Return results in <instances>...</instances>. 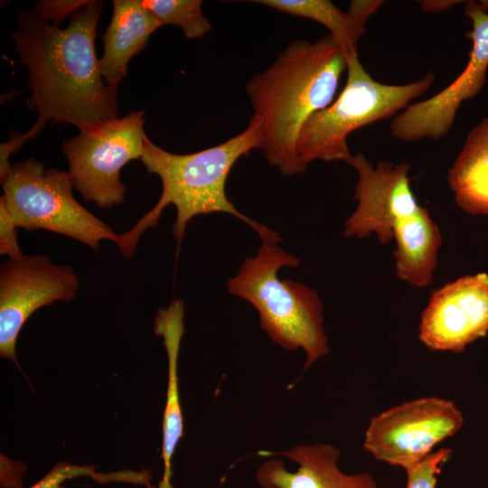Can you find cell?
<instances>
[{"label": "cell", "instance_id": "2e32d148", "mask_svg": "<svg viewBox=\"0 0 488 488\" xmlns=\"http://www.w3.org/2000/svg\"><path fill=\"white\" fill-rule=\"evenodd\" d=\"M253 3L287 14L310 19L326 27L345 59L358 56L357 44L365 26L329 0H258Z\"/></svg>", "mask_w": 488, "mask_h": 488}, {"label": "cell", "instance_id": "9a60e30c", "mask_svg": "<svg viewBox=\"0 0 488 488\" xmlns=\"http://www.w3.org/2000/svg\"><path fill=\"white\" fill-rule=\"evenodd\" d=\"M393 239L397 277L415 286H428L437 267L442 236L427 209L424 208Z\"/></svg>", "mask_w": 488, "mask_h": 488}, {"label": "cell", "instance_id": "5b68a950", "mask_svg": "<svg viewBox=\"0 0 488 488\" xmlns=\"http://www.w3.org/2000/svg\"><path fill=\"white\" fill-rule=\"evenodd\" d=\"M345 61V87L333 103L313 114L298 134L296 154L305 167L315 160L349 164L353 155L347 138L352 132L398 115L435 81L434 73L428 71L416 81L385 84L371 76L358 56Z\"/></svg>", "mask_w": 488, "mask_h": 488}, {"label": "cell", "instance_id": "52a82bcc", "mask_svg": "<svg viewBox=\"0 0 488 488\" xmlns=\"http://www.w3.org/2000/svg\"><path fill=\"white\" fill-rule=\"evenodd\" d=\"M145 112L131 111L123 117L80 130L67 139L62 152L68 161L74 189L89 202L109 209L125 202L126 185L120 172L142 156Z\"/></svg>", "mask_w": 488, "mask_h": 488}, {"label": "cell", "instance_id": "7402d4cb", "mask_svg": "<svg viewBox=\"0 0 488 488\" xmlns=\"http://www.w3.org/2000/svg\"><path fill=\"white\" fill-rule=\"evenodd\" d=\"M89 0H42L34 6V11L45 22L58 24L70 18L82 8Z\"/></svg>", "mask_w": 488, "mask_h": 488}, {"label": "cell", "instance_id": "ac0fdd59", "mask_svg": "<svg viewBox=\"0 0 488 488\" xmlns=\"http://www.w3.org/2000/svg\"><path fill=\"white\" fill-rule=\"evenodd\" d=\"M141 3L161 25L180 27L187 39L202 38L211 29L202 14L201 0H141Z\"/></svg>", "mask_w": 488, "mask_h": 488}, {"label": "cell", "instance_id": "9c48e42d", "mask_svg": "<svg viewBox=\"0 0 488 488\" xmlns=\"http://www.w3.org/2000/svg\"><path fill=\"white\" fill-rule=\"evenodd\" d=\"M79 279L70 265H56L48 256L22 255L0 267V355L17 366L15 346L27 319L55 301L70 302Z\"/></svg>", "mask_w": 488, "mask_h": 488}, {"label": "cell", "instance_id": "3957f363", "mask_svg": "<svg viewBox=\"0 0 488 488\" xmlns=\"http://www.w3.org/2000/svg\"><path fill=\"white\" fill-rule=\"evenodd\" d=\"M257 148L261 149V136L258 126L251 121L239 135L218 145L192 154L168 152L146 136L140 161L148 174L158 175L162 192L147 213L129 230L117 234L115 243L123 256L126 258L132 257L141 235L147 229L157 226L169 204L176 209L172 234L178 251L188 222L198 215L214 212L229 213L250 226L262 242L277 244L281 240L279 234L239 211L225 192L232 166L240 157L249 155Z\"/></svg>", "mask_w": 488, "mask_h": 488}, {"label": "cell", "instance_id": "30bf717a", "mask_svg": "<svg viewBox=\"0 0 488 488\" xmlns=\"http://www.w3.org/2000/svg\"><path fill=\"white\" fill-rule=\"evenodd\" d=\"M349 164L358 174L353 196L358 204L344 223L343 237L375 234L386 244L423 209L410 186L409 165L386 161L374 165L361 153L353 155Z\"/></svg>", "mask_w": 488, "mask_h": 488}, {"label": "cell", "instance_id": "44dd1931", "mask_svg": "<svg viewBox=\"0 0 488 488\" xmlns=\"http://www.w3.org/2000/svg\"><path fill=\"white\" fill-rule=\"evenodd\" d=\"M456 204L470 214H488V180L467 183L453 192Z\"/></svg>", "mask_w": 488, "mask_h": 488}, {"label": "cell", "instance_id": "ba28073f", "mask_svg": "<svg viewBox=\"0 0 488 488\" xmlns=\"http://www.w3.org/2000/svg\"><path fill=\"white\" fill-rule=\"evenodd\" d=\"M455 404L438 397L407 401L373 417L365 431L363 449L376 460L408 471L462 427Z\"/></svg>", "mask_w": 488, "mask_h": 488}, {"label": "cell", "instance_id": "8992f818", "mask_svg": "<svg viewBox=\"0 0 488 488\" xmlns=\"http://www.w3.org/2000/svg\"><path fill=\"white\" fill-rule=\"evenodd\" d=\"M1 185V199L17 228L50 230L94 250L99 249L100 240L117 241V234L74 199L69 172L47 169L30 157L13 164Z\"/></svg>", "mask_w": 488, "mask_h": 488}, {"label": "cell", "instance_id": "277c9868", "mask_svg": "<svg viewBox=\"0 0 488 488\" xmlns=\"http://www.w3.org/2000/svg\"><path fill=\"white\" fill-rule=\"evenodd\" d=\"M300 261L276 243L262 242L255 257L248 258L227 282L228 291L257 310L260 326L286 350L302 349L305 370L328 354L323 326V305L315 289L290 279H280V268L299 267Z\"/></svg>", "mask_w": 488, "mask_h": 488}, {"label": "cell", "instance_id": "4fadbf2b", "mask_svg": "<svg viewBox=\"0 0 488 488\" xmlns=\"http://www.w3.org/2000/svg\"><path fill=\"white\" fill-rule=\"evenodd\" d=\"M112 5V17L102 35L103 54L99 62L106 84L117 88L131 59L162 25L141 0H114Z\"/></svg>", "mask_w": 488, "mask_h": 488}, {"label": "cell", "instance_id": "7c38bea8", "mask_svg": "<svg viewBox=\"0 0 488 488\" xmlns=\"http://www.w3.org/2000/svg\"><path fill=\"white\" fill-rule=\"evenodd\" d=\"M258 455H283L298 465L296 471L289 472L282 460L264 462L256 471L262 488H377L369 472L343 473L338 466L340 450L330 444H302L286 451H260Z\"/></svg>", "mask_w": 488, "mask_h": 488}, {"label": "cell", "instance_id": "d4e9b609", "mask_svg": "<svg viewBox=\"0 0 488 488\" xmlns=\"http://www.w3.org/2000/svg\"><path fill=\"white\" fill-rule=\"evenodd\" d=\"M24 471L23 465L2 462L1 485L4 488H22V476Z\"/></svg>", "mask_w": 488, "mask_h": 488}, {"label": "cell", "instance_id": "d6986e66", "mask_svg": "<svg viewBox=\"0 0 488 488\" xmlns=\"http://www.w3.org/2000/svg\"><path fill=\"white\" fill-rule=\"evenodd\" d=\"M88 476L99 483L127 482L146 486L150 483L148 471H122L108 474L97 473L92 465H78L68 462H58L39 482L29 488H64L62 484L70 479Z\"/></svg>", "mask_w": 488, "mask_h": 488}, {"label": "cell", "instance_id": "5bb4252c", "mask_svg": "<svg viewBox=\"0 0 488 488\" xmlns=\"http://www.w3.org/2000/svg\"><path fill=\"white\" fill-rule=\"evenodd\" d=\"M184 304L174 300L167 308L158 310L154 323V332L161 336L166 350L168 362L166 401L163 418L162 459L164 471L156 486L146 488H174L172 462L175 448L183 434V421L179 395L178 356L184 333Z\"/></svg>", "mask_w": 488, "mask_h": 488}, {"label": "cell", "instance_id": "603a6c76", "mask_svg": "<svg viewBox=\"0 0 488 488\" xmlns=\"http://www.w3.org/2000/svg\"><path fill=\"white\" fill-rule=\"evenodd\" d=\"M0 254L15 258L23 255L18 244L17 227L14 225L4 201L0 198Z\"/></svg>", "mask_w": 488, "mask_h": 488}, {"label": "cell", "instance_id": "484cf974", "mask_svg": "<svg viewBox=\"0 0 488 488\" xmlns=\"http://www.w3.org/2000/svg\"><path fill=\"white\" fill-rule=\"evenodd\" d=\"M458 3L462 2L449 0H427L420 1L419 5L426 12H442L450 9Z\"/></svg>", "mask_w": 488, "mask_h": 488}, {"label": "cell", "instance_id": "e0dca14e", "mask_svg": "<svg viewBox=\"0 0 488 488\" xmlns=\"http://www.w3.org/2000/svg\"><path fill=\"white\" fill-rule=\"evenodd\" d=\"M446 180L453 192L467 183L488 180V117L468 133Z\"/></svg>", "mask_w": 488, "mask_h": 488}, {"label": "cell", "instance_id": "8fae6325", "mask_svg": "<svg viewBox=\"0 0 488 488\" xmlns=\"http://www.w3.org/2000/svg\"><path fill=\"white\" fill-rule=\"evenodd\" d=\"M418 337L431 351L459 353L488 333V274L467 275L437 288L423 310Z\"/></svg>", "mask_w": 488, "mask_h": 488}, {"label": "cell", "instance_id": "cb8c5ba5", "mask_svg": "<svg viewBox=\"0 0 488 488\" xmlns=\"http://www.w3.org/2000/svg\"><path fill=\"white\" fill-rule=\"evenodd\" d=\"M383 3L380 0H354L351 2L348 12L356 21L365 26L369 17L375 14Z\"/></svg>", "mask_w": 488, "mask_h": 488}, {"label": "cell", "instance_id": "ffe728a7", "mask_svg": "<svg viewBox=\"0 0 488 488\" xmlns=\"http://www.w3.org/2000/svg\"><path fill=\"white\" fill-rule=\"evenodd\" d=\"M452 456L451 448H440L432 452L416 465L406 471V488H436L437 475Z\"/></svg>", "mask_w": 488, "mask_h": 488}, {"label": "cell", "instance_id": "6da1fadb", "mask_svg": "<svg viewBox=\"0 0 488 488\" xmlns=\"http://www.w3.org/2000/svg\"><path fill=\"white\" fill-rule=\"evenodd\" d=\"M103 2L89 0L61 28L34 11H21L17 30L9 35L18 62L28 71L30 110L37 111L33 127L21 133L23 144L38 136L45 125L66 123L90 129L119 118L117 88L104 81L96 56L95 37Z\"/></svg>", "mask_w": 488, "mask_h": 488}, {"label": "cell", "instance_id": "7a4b0ae2", "mask_svg": "<svg viewBox=\"0 0 488 488\" xmlns=\"http://www.w3.org/2000/svg\"><path fill=\"white\" fill-rule=\"evenodd\" d=\"M344 70L343 52L328 34L314 42H291L247 82L249 121L259 129L267 161L283 175L305 171L296 154L298 134L313 114L332 103Z\"/></svg>", "mask_w": 488, "mask_h": 488}]
</instances>
